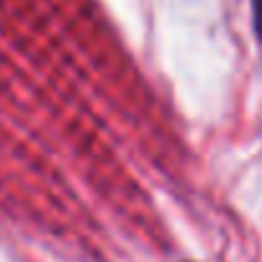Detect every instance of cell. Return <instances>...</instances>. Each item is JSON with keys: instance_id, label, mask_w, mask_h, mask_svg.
<instances>
[{"instance_id": "6da1fadb", "label": "cell", "mask_w": 262, "mask_h": 262, "mask_svg": "<svg viewBox=\"0 0 262 262\" xmlns=\"http://www.w3.org/2000/svg\"><path fill=\"white\" fill-rule=\"evenodd\" d=\"M252 16H254V31L262 39V0H252Z\"/></svg>"}]
</instances>
